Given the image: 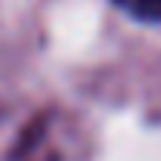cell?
Wrapping results in <instances>:
<instances>
[{"mask_svg": "<svg viewBox=\"0 0 161 161\" xmlns=\"http://www.w3.org/2000/svg\"><path fill=\"white\" fill-rule=\"evenodd\" d=\"M121 7L144 20H161V0H118Z\"/></svg>", "mask_w": 161, "mask_h": 161, "instance_id": "6da1fadb", "label": "cell"}]
</instances>
